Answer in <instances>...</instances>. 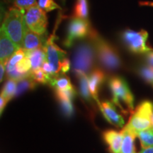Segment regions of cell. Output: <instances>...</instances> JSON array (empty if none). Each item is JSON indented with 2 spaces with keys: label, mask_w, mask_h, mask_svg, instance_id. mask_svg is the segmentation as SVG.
<instances>
[{
  "label": "cell",
  "mask_w": 153,
  "mask_h": 153,
  "mask_svg": "<svg viewBox=\"0 0 153 153\" xmlns=\"http://www.w3.org/2000/svg\"><path fill=\"white\" fill-rule=\"evenodd\" d=\"M24 14V10L16 7L11 8L6 14L1 27L19 48H22L25 33L28 28Z\"/></svg>",
  "instance_id": "1"
},
{
  "label": "cell",
  "mask_w": 153,
  "mask_h": 153,
  "mask_svg": "<svg viewBox=\"0 0 153 153\" xmlns=\"http://www.w3.org/2000/svg\"><path fill=\"white\" fill-rule=\"evenodd\" d=\"M96 56L97 52L94 43L89 36V41L81 42L74 51L72 67L77 77L90 72L94 65Z\"/></svg>",
  "instance_id": "2"
},
{
  "label": "cell",
  "mask_w": 153,
  "mask_h": 153,
  "mask_svg": "<svg viewBox=\"0 0 153 153\" xmlns=\"http://www.w3.org/2000/svg\"><path fill=\"white\" fill-rule=\"evenodd\" d=\"M90 36L94 43L97 56L100 64L107 70L114 71L121 66V60L117 50L111 44L92 30Z\"/></svg>",
  "instance_id": "3"
},
{
  "label": "cell",
  "mask_w": 153,
  "mask_h": 153,
  "mask_svg": "<svg viewBox=\"0 0 153 153\" xmlns=\"http://www.w3.org/2000/svg\"><path fill=\"white\" fill-rule=\"evenodd\" d=\"M153 104L150 101L141 102L134 111L126 127L135 133L153 126Z\"/></svg>",
  "instance_id": "4"
},
{
  "label": "cell",
  "mask_w": 153,
  "mask_h": 153,
  "mask_svg": "<svg viewBox=\"0 0 153 153\" xmlns=\"http://www.w3.org/2000/svg\"><path fill=\"white\" fill-rule=\"evenodd\" d=\"M108 85L112 92L114 104L123 110V107L120 104V101H122L127 106L128 108L133 111L134 97L126 80L120 76H112L108 82Z\"/></svg>",
  "instance_id": "5"
},
{
  "label": "cell",
  "mask_w": 153,
  "mask_h": 153,
  "mask_svg": "<svg viewBox=\"0 0 153 153\" xmlns=\"http://www.w3.org/2000/svg\"><path fill=\"white\" fill-rule=\"evenodd\" d=\"M91 31L92 30L88 19L73 16L69 22L67 36L63 44L67 48L71 47L77 40L83 39L90 36Z\"/></svg>",
  "instance_id": "6"
},
{
  "label": "cell",
  "mask_w": 153,
  "mask_h": 153,
  "mask_svg": "<svg viewBox=\"0 0 153 153\" xmlns=\"http://www.w3.org/2000/svg\"><path fill=\"white\" fill-rule=\"evenodd\" d=\"M148 38V33L145 30L135 31L131 29H126L122 33V40L128 49L131 52L139 54H145L149 51H153L152 48L147 45Z\"/></svg>",
  "instance_id": "7"
},
{
  "label": "cell",
  "mask_w": 153,
  "mask_h": 153,
  "mask_svg": "<svg viewBox=\"0 0 153 153\" xmlns=\"http://www.w3.org/2000/svg\"><path fill=\"white\" fill-rule=\"evenodd\" d=\"M25 21L28 28L34 33L45 35L46 33L48 20L45 11L36 4L25 11Z\"/></svg>",
  "instance_id": "8"
},
{
  "label": "cell",
  "mask_w": 153,
  "mask_h": 153,
  "mask_svg": "<svg viewBox=\"0 0 153 153\" xmlns=\"http://www.w3.org/2000/svg\"><path fill=\"white\" fill-rule=\"evenodd\" d=\"M55 36L53 33L45 42L43 48L46 54L47 61L54 66L56 72L60 75V65L66 57V52L55 43Z\"/></svg>",
  "instance_id": "9"
},
{
  "label": "cell",
  "mask_w": 153,
  "mask_h": 153,
  "mask_svg": "<svg viewBox=\"0 0 153 153\" xmlns=\"http://www.w3.org/2000/svg\"><path fill=\"white\" fill-rule=\"evenodd\" d=\"M20 49L11 38L7 35L2 28L0 30V60L6 66L9 58Z\"/></svg>",
  "instance_id": "10"
},
{
  "label": "cell",
  "mask_w": 153,
  "mask_h": 153,
  "mask_svg": "<svg viewBox=\"0 0 153 153\" xmlns=\"http://www.w3.org/2000/svg\"><path fill=\"white\" fill-rule=\"evenodd\" d=\"M99 107L104 117L109 123L118 127H123L124 125L123 118L117 112L113 103L108 101H103L99 105Z\"/></svg>",
  "instance_id": "11"
},
{
  "label": "cell",
  "mask_w": 153,
  "mask_h": 153,
  "mask_svg": "<svg viewBox=\"0 0 153 153\" xmlns=\"http://www.w3.org/2000/svg\"><path fill=\"white\" fill-rule=\"evenodd\" d=\"M89 77V86L93 99L98 106L101 104L98 99L99 89L105 80V73L100 69H94L91 72Z\"/></svg>",
  "instance_id": "12"
},
{
  "label": "cell",
  "mask_w": 153,
  "mask_h": 153,
  "mask_svg": "<svg viewBox=\"0 0 153 153\" xmlns=\"http://www.w3.org/2000/svg\"><path fill=\"white\" fill-rule=\"evenodd\" d=\"M105 142L108 145L111 153H120L123 142V132H118L114 130H108L103 134Z\"/></svg>",
  "instance_id": "13"
},
{
  "label": "cell",
  "mask_w": 153,
  "mask_h": 153,
  "mask_svg": "<svg viewBox=\"0 0 153 153\" xmlns=\"http://www.w3.org/2000/svg\"><path fill=\"white\" fill-rule=\"evenodd\" d=\"M43 36L34 33L28 28L25 33L22 48L28 51L43 48L46 42Z\"/></svg>",
  "instance_id": "14"
},
{
  "label": "cell",
  "mask_w": 153,
  "mask_h": 153,
  "mask_svg": "<svg viewBox=\"0 0 153 153\" xmlns=\"http://www.w3.org/2000/svg\"><path fill=\"white\" fill-rule=\"evenodd\" d=\"M25 52H26V55L29 58L31 63V70L41 68L43 63L47 60L46 54L43 47L33 51H25Z\"/></svg>",
  "instance_id": "15"
},
{
  "label": "cell",
  "mask_w": 153,
  "mask_h": 153,
  "mask_svg": "<svg viewBox=\"0 0 153 153\" xmlns=\"http://www.w3.org/2000/svg\"><path fill=\"white\" fill-rule=\"evenodd\" d=\"M123 138L120 153H135V139L137 134L131 130L124 127L123 131Z\"/></svg>",
  "instance_id": "16"
},
{
  "label": "cell",
  "mask_w": 153,
  "mask_h": 153,
  "mask_svg": "<svg viewBox=\"0 0 153 153\" xmlns=\"http://www.w3.org/2000/svg\"><path fill=\"white\" fill-rule=\"evenodd\" d=\"M37 82L33 79L31 76V73L29 76L17 81V87L15 97L22 94L24 91L29 90V89H33L37 85Z\"/></svg>",
  "instance_id": "17"
},
{
  "label": "cell",
  "mask_w": 153,
  "mask_h": 153,
  "mask_svg": "<svg viewBox=\"0 0 153 153\" xmlns=\"http://www.w3.org/2000/svg\"><path fill=\"white\" fill-rule=\"evenodd\" d=\"M74 16L88 19L89 16V3L88 0H76L74 7Z\"/></svg>",
  "instance_id": "18"
},
{
  "label": "cell",
  "mask_w": 153,
  "mask_h": 153,
  "mask_svg": "<svg viewBox=\"0 0 153 153\" xmlns=\"http://www.w3.org/2000/svg\"><path fill=\"white\" fill-rule=\"evenodd\" d=\"M78 79L79 80V91L83 99L88 102L91 103L92 99V95L90 92L89 86V77L87 74H82L78 76Z\"/></svg>",
  "instance_id": "19"
},
{
  "label": "cell",
  "mask_w": 153,
  "mask_h": 153,
  "mask_svg": "<svg viewBox=\"0 0 153 153\" xmlns=\"http://www.w3.org/2000/svg\"><path fill=\"white\" fill-rule=\"evenodd\" d=\"M137 137H138L143 148L153 146V126L140 131Z\"/></svg>",
  "instance_id": "20"
},
{
  "label": "cell",
  "mask_w": 153,
  "mask_h": 153,
  "mask_svg": "<svg viewBox=\"0 0 153 153\" xmlns=\"http://www.w3.org/2000/svg\"><path fill=\"white\" fill-rule=\"evenodd\" d=\"M16 87L17 81L12 79H7V81L5 82L4 85L1 95L4 97L8 101H10L16 95Z\"/></svg>",
  "instance_id": "21"
},
{
  "label": "cell",
  "mask_w": 153,
  "mask_h": 153,
  "mask_svg": "<svg viewBox=\"0 0 153 153\" xmlns=\"http://www.w3.org/2000/svg\"><path fill=\"white\" fill-rule=\"evenodd\" d=\"M49 85L54 88L55 90L66 89L72 86L68 76L65 75L64 74L53 78Z\"/></svg>",
  "instance_id": "22"
},
{
  "label": "cell",
  "mask_w": 153,
  "mask_h": 153,
  "mask_svg": "<svg viewBox=\"0 0 153 153\" xmlns=\"http://www.w3.org/2000/svg\"><path fill=\"white\" fill-rule=\"evenodd\" d=\"M30 73H31V76L37 83L44 84V85L50 84L51 79H53L52 76L47 74L42 68L35 70H31Z\"/></svg>",
  "instance_id": "23"
},
{
  "label": "cell",
  "mask_w": 153,
  "mask_h": 153,
  "mask_svg": "<svg viewBox=\"0 0 153 153\" xmlns=\"http://www.w3.org/2000/svg\"><path fill=\"white\" fill-rule=\"evenodd\" d=\"M57 100L59 101L61 109H62L65 116H67V117H71L74 113V108L71 99L57 98Z\"/></svg>",
  "instance_id": "24"
},
{
  "label": "cell",
  "mask_w": 153,
  "mask_h": 153,
  "mask_svg": "<svg viewBox=\"0 0 153 153\" xmlns=\"http://www.w3.org/2000/svg\"><path fill=\"white\" fill-rule=\"evenodd\" d=\"M76 94V90L73 87V86L66 88V89H57V90H55V97H56L57 99L65 98L72 100L75 97Z\"/></svg>",
  "instance_id": "25"
},
{
  "label": "cell",
  "mask_w": 153,
  "mask_h": 153,
  "mask_svg": "<svg viewBox=\"0 0 153 153\" xmlns=\"http://www.w3.org/2000/svg\"><path fill=\"white\" fill-rule=\"evenodd\" d=\"M38 5L45 12H50L55 9H61L54 0H38Z\"/></svg>",
  "instance_id": "26"
},
{
  "label": "cell",
  "mask_w": 153,
  "mask_h": 153,
  "mask_svg": "<svg viewBox=\"0 0 153 153\" xmlns=\"http://www.w3.org/2000/svg\"><path fill=\"white\" fill-rule=\"evenodd\" d=\"M139 74L145 82L153 85V68L147 65L142 66L139 69Z\"/></svg>",
  "instance_id": "27"
},
{
  "label": "cell",
  "mask_w": 153,
  "mask_h": 153,
  "mask_svg": "<svg viewBox=\"0 0 153 153\" xmlns=\"http://www.w3.org/2000/svg\"><path fill=\"white\" fill-rule=\"evenodd\" d=\"M16 70L22 74H28L31 71V63L29 58L26 56L16 65Z\"/></svg>",
  "instance_id": "28"
},
{
  "label": "cell",
  "mask_w": 153,
  "mask_h": 153,
  "mask_svg": "<svg viewBox=\"0 0 153 153\" xmlns=\"http://www.w3.org/2000/svg\"><path fill=\"white\" fill-rule=\"evenodd\" d=\"M15 7L22 10L26 11L30 7L38 4L36 0H14Z\"/></svg>",
  "instance_id": "29"
},
{
  "label": "cell",
  "mask_w": 153,
  "mask_h": 153,
  "mask_svg": "<svg viewBox=\"0 0 153 153\" xmlns=\"http://www.w3.org/2000/svg\"><path fill=\"white\" fill-rule=\"evenodd\" d=\"M26 52L23 48L19 49L14 55L11 56L7 62V65H9L11 66H15L19 61L22 60L24 57H26Z\"/></svg>",
  "instance_id": "30"
},
{
  "label": "cell",
  "mask_w": 153,
  "mask_h": 153,
  "mask_svg": "<svg viewBox=\"0 0 153 153\" xmlns=\"http://www.w3.org/2000/svg\"><path fill=\"white\" fill-rule=\"evenodd\" d=\"M70 67H71V62H70V60L68 58H65L60 65V74H65L67 72L70 70Z\"/></svg>",
  "instance_id": "31"
},
{
  "label": "cell",
  "mask_w": 153,
  "mask_h": 153,
  "mask_svg": "<svg viewBox=\"0 0 153 153\" xmlns=\"http://www.w3.org/2000/svg\"><path fill=\"white\" fill-rule=\"evenodd\" d=\"M145 58L147 65L153 68V51H149V52L145 53Z\"/></svg>",
  "instance_id": "32"
},
{
  "label": "cell",
  "mask_w": 153,
  "mask_h": 153,
  "mask_svg": "<svg viewBox=\"0 0 153 153\" xmlns=\"http://www.w3.org/2000/svg\"><path fill=\"white\" fill-rule=\"evenodd\" d=\"M8 102L9 101L1 95V97H0V112H1V114H2V111L4 109L6 105Z\"/></svg>",
  "instance_id": "33"
},
{
  "label": "cell",
  "mask_w": 153,
  "mask_h": 153,
  "mask_svg": "<svg viewBox=\"0 0 153 153\" xmlns=\"http://www.w3.org/2000/svg\"><path fill=\"white\" fill-rule=\"evenodd\" d=\"M5 65L2 63H1V65H0V71H1V74H0V81L2 82L4 75V72H5Z\"/></svg>",
  "instance_id": "34"
},
{
  "label": "cell",
  "mask_w": 153,
  "mask_h": 153,
  "mask_svg": "<svg viewBox=\"0 0 153 153\" xmlns=\"http://www.w3.org/2000/svg\"><path fill=\"white\" fill-rule=\"evenodd\" d=\"M140 153H153V146L149 147V148H143Z\"/></svg>",
  "instance_id": "35"
},
{
  "label": "cell",
  "mask_w": 153,
  "mask_h": 153,
  "mask_svg": "<svg viewBox=\"0 0 153 153\" xmlns=\"http://www.w3.org/2000/svg\"><path fill=\"white\" fill-rule=\"evenodd\" d=\"M6 3H14V0H3Z\"/></svg>",
  "instance_id": "36"
},
{
  "label": "cell",
  "mask_w": 153,
  "mask_h": 153,
  "mask_svg": "<svg viewBox=\"0 0 153 153\" xmlns=\"http://www.w3.org/2000/svg\"><path fill=\"white\" fill-rule=\"evenodd\" d=\"M152 122H153V116H152Z\"/></svg>",
  "instance_id": "37"
},
{
  "label": "cell",
  "mask_w": 153,
  "mask_h": 153,
  "mask_svg": "<svg viewBox=\"0 0 153 153\" xmlns=\"http://www.w3.org/2000/svg\"><path fill=\"white\" fill-rule=\"evenodd\" d=\"M139 153H140V152H139Z\"/></svg>",
  "instance_id": "38"
}]
</instances>
